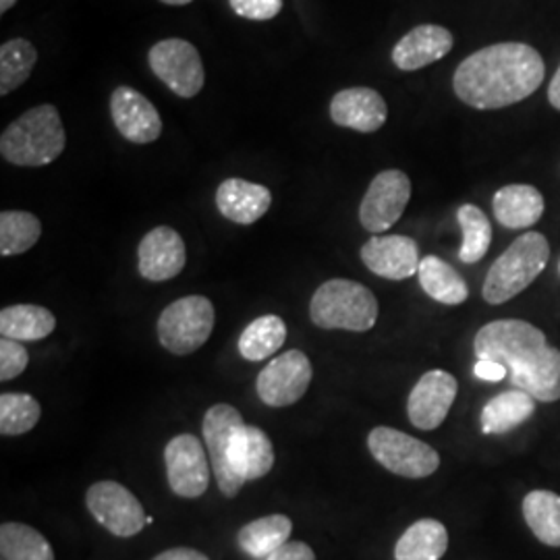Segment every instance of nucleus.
<instances>
[{
	"label": "nucleus",
	"instance_id": "obj_1",
	"mask_svg": "<svg viewBox=\"0 0 560 560\" xmlns=\"http://www.w3.org/2000/svg\"><path fill=\"white\" fill-rule=\"evenodd\" d=\"M540 52L521 42L486 46L460 62L453 90L460 102L480 110H497L529 98L544 81Z\"/></svg>",
	"mask_w": 560,
	"mask_h": 560
},
{
	"label": "nucleus",
	"instance_id": "obj_2",
	"mask_svg": "<svg viewBox=\"0 0 560 560\" xmlns=\"http://www.w3.org/2000/svg\"><path fill=\"white\" fill-rule=\"evenodd\" d=\"M478 360L506 368L513 388L541 402L560 400V351L540 328L525 320H497L481 326L474 339Z\"/></svg>",
	"mask_w": 560,
	"mask_h": 560
},
{
	"label": "nucleus",
	"instance_id": "obj_3",
	"mask_svg": "<svg viewBox=\"0 0 560 560\" xmlns=\"http://www.w3.org/2000/svg\"><path fill=\"white\" fill-rule=\"evenodd\" d=\"M67 136L59 110L42 104L13 120L0 136V154L15 166H46L59 159Z\"/></svg>",
	"mask_w": 560,
	"mask_h": 560
},
{
	"label": "nucleus",
	"instance_id": "obj_4",
	"mask_svg": "<svg viewBox=\"0 0 560 560\" xmlns=\"http://www.w3.org/2000/svg\"><path fill=\"white\" fill-rule=\"evenodd\" d=\"M550 260L548 240L529 231L509 245V249L494 261L486 275L481 295L490 305H501L517 298L540 277Z\"/></svg>",
	"mask_w": 560,
	"mask_h": 560
},
{
	"label": "nucleus",
	"instance_id": "obj_5",
	"mask_svg": "<svg viewBox=\"0 0 560 560\" xmlns=\"http://www.w3.org/2000/svg\"><path fill=\"white\" fill-rule=\"evenodd\" d=\"M310 316L324 330L368 332L378 320V301L355 280H326L312 298Z\"/></svg>",
	"mask_w": 560,
	"mask_h": 560
},
{
	"label": "nucleus",
	"instance_id": "obj_6",
	"mask_svg": "<svg viewBox=\"0 0 560 560\" xmlns=\"http://www.w3.org/2000/svg\"><path fill=\"white\" fill-rule=\"evenodd\" d=\"M212 330L214 305L201 295L173 301L159 318V339L173 355L196 353L208 342Z\"/></svg>",
	"mask_w": 560,
	"mask_h": 560
},
{
	"label": "nucleus",
	"instance_id": "obj_7",
	"mask_svg": "<svg viewBox=\"0 0 560 560\" xmlns=\"http://www.w3.org/2000/svg\"><path fill=\"white\" fill-rule=\"evenodd\" d=\"M368 448L384 469L400 478L421 480L441 467V455L430 444L395 428H374L368 436Z\"/></svg>",
	"mask_w": 560,
	"mask_h": 560
},
{
	"label": "nucleus",
	"instance_id": "obj_8",
	"mask_svg": "<svg viewBox=\"0 0 560 560\" xmlns=\"http://www.w3.org/2000/svg\"><path fill=\"white\" fill-rule=\"evenodd\" d=\"M154 75L179 98L198 96L206 81L200 52L194 44L171 38L154 44L148 55Z\"/></svg>",
	"mask_w": 560,
	"mask_h": 560
},
{
	"label": "nucleus",
	"instance_id": "obj_9",
	"mask_svg": "<svg viewBox=\"0 0 560 560\" xmlns=\"http://www.w3.org/2000/svg\"><path fill=\"white\" fill-rule=\"evenodd\" d=\"M85 504L92 517L117 538H133L145 527L141 502L117 481L92 483L85 494Z\"/></svg>",
	"mask_w": 560,
	"mask_h": 560
},
{
	"label": "nucleus",
	"instance_id": "obj_10",
	"mask_svg": "<svg viewBox=\"0 0 560 560\" xmlns=\"http://www.w3.org/2000/svg\"><path fill=\"white\" fill-rule=\"evenodd\" d=\"M411 200V180L397 168L376 175L360 206V222L372 235H381L399 222Z\"/></svg>",
	"mask_w": 560,
	"mask_h": 560
},
{
	"label": "nucleus",
	"instance_id": "obj_11",
	"mask_svg": "<svg viewBox=\"0 0 560 560\" xmlns=\"http://www.w3.org/2000/svg\"><path fill=\"white\" fill-rule=\"evenodd\" d=\"M243 423L245 421L241 418L240 411L226 402H219V405L210 407L203 416V441L208 446L212 471H214L219 488L226 499H235L240 494L241 488L245 486V481L241 480L240 476L233 471L231 460H229L231 441Z\"/></svg>",
	"mask_w": 560,
	"mask_h": 560
},
{
	"label": "nucleus",
	"instance_id": "obj_12",
	"mask_svg": "<svg viewBox=\"0 0 560 560\" xmlns=\"http://www.w3.org/2000/svg\"><path fill=\"white\" fill-rule=\"evenodd\" d=\"M312 376V361L300 349H291L261 370L256 390L268 407H289L307 393Z\"/></svg>",
	"mask_w": 560,
	"mask_h": 560
},
{
	"label": "nucleus",
	"instance_id": "obj_13",
	"mask_svg": "<svg viewBox=\"0 0 560 560\" xmlns=\"http://www.w3.org/2000/svg\"><path fill=\"white\" fill-rule=\"evenodd\" d=\"M166 478L171 490L180 499H200L208 490L210 469L200 439L179 434L164 448Z\"/></svg>",
	"mask_w": 560,
	"mask_h": 560
},
{
	"label": "nucleus",
	"instance_id": "obj_14",
	"mask_svg": "<svg viewBox=\"0 0 560 560\" xmlns=\"http://www.w3.org/2000/svg\"><path fill=\"white\" fill-rule=\"evenodd\" d=\"M457 378L444 370H432L421 376L407 399V416L418 430L441 428L457 399Z\"/></svg>",
	"mask_w": 560,
	"mask_h": 560
},
{
	"label": "nucleus",
	"instance_id": "obj_15",
	"mask_svg": "<svg viewBox=\"0 0 560 560\" xmlns=\"http://www.w3.org/2000/svg\"><path fill=\"white\" fill-rule=\"evenodd\" d=\"M361 261L382 279H411L420 270V247L405 235H374L363 243Z\"/></svg>",
	"mask_w": 560,
	"mask_h": 560
},
{
	"label": "nucleus",
	"instance_id": "obj_16",
	"mask_svg": "<svg viewBox=\"0 0 560 560\" xmlns=\"http://www.w3.org/2000/svg\"><path fill=\"white\" fill-rule=\"evenodd\" d=\"M110 115L117 131L131 143H152L161 138L162 119L156 106L129 85H119L113 92Z\"/></svg>",
	"mask_w": 560,
	"mask_h": 560
},
{
	"label": "nucleus",
	"instance_id": "obj_17",
	"mask_svg": "<svg viewBox=\"0 0 560 560\" xmlns=\"http://www.w3.org/2000/svg\"><path fill=\"white\" fill-rule=\"evenodd\" d=\"M138 258L143 279L150 282L175 279L183 272L187 261L185 241L175 229L156 226L141 240Z\"/></svg>",
	"mask_w": 560,
	"mask_h": 560
},
{
	"label": "nucleus",
	"instance_id": "obj_18",
	"mask_svg": "<svg viewBox=\"0 0 560 560\" xmlns=\"http://www.w3.org/2000/svg\"><path fill=\"white\" fill-rule=\"evenodd\" d=\"M330 119L345 129L374 133L388 119V106L372 88H347L330 102Z\"/></svg>",
	"mask_w": 560,
	"mask_h": 560
},
{
	"label": "nucleus",
	"instance_id": "obj_19",
	"mask_svg": "<svg viewBox=\"0 0 560 560\" xmlns=\"http://www.w3.org/2000/svg\"><path fill=\"white\" fill-rule=\"evenodd\" d=\"M455 38L442 25H418L407 32L393 48V62L400 71H418L436 60L444 59L453 50Z\"/></svg>",
	"mask_w": 560,
	"mask_h": 560
},
{
	"label": "nucleus",
	"instance_id": "obj_20",
	"mask_svg": "<svg viewBox=\"0 0 560 560\" xmlns=\"http://www.w3.org/2000/svg\"><path fill=\"white\" fill-rule=\"evenodd\" d=\"M275 446L268 434L256 428L243 423L231 441L229 460L233 471L243 481L260 480L275 467Z\"/></svg>",
	"mask_w": 560,
	"mask_h": 560
},
{
	"label": "nucleus",
	"instance_id": "obj_21",
	"mask_svg": "<svg viewBox=\"0 0 560 560\" xmlns=\"http://www.w3.org/2000/svg\"><path fill=\"white\" fill-rule=\"evenodd\" d=\"M272 203V194L260 183L243 179L222 180L217 191L219 212L226 221L254 224L260 221Z\"/></svg>",
	"mask_w": 560,
	"mask_h": 560
},
{
	"label": "nucleus",
	"instance_id": "obj_22",
	"mask_svg": "<svg viewBox=\"0 0 560 560\" xmlns=\"http://www.w3.org/2000/svg\"><path fill=\"white\" fill-rule=\"evenodd\" d=\"M544 208L546 203L540 191L534 185L523 183L504 185L492 198L494 219L501 222L502 226L513 231L534 226L540 221Z\"/></svg>",
	"mask_w": 560,
	"mask_h": 560
},
{
	"label": "nucleus",
	"instance_id": "obj_23",
	"mask_svg": "<svg viewBox=\"0 0 560 560\" xmlns=\"http://www.w3.org/2000/svg\"><path fill=\"white\" fill-rule=\"evenodd\" d=\"M536 402L532 395L520 388L504 390L492 397L481 409V432L483 434H506L536 413Z\"/></svg>",
	"mask_w": 560,
	"mask_h": 560
},
{
	"label": "nucleus",
	"instance_id": "obj_24",
	"mask_svg": "<svg viewBox=\"0 0 560 560\" xmlns=\"http://www.w3.org/2000/svg\"><path fill=\"white\" fill-rule=\"evenodd\" d=\"M57 328V318L42 305H9L0 312L2 339L42 340L50 337Z\"/></svg>",
	"mask_w": 560,
	"mask_h": 560
},
{
	"label": "nucleus",
	"instance_id": "obj_25",
	"mask_svg": "<svg viewBox=\"0 0 560 560\" xmlns=\"http://www.w3.org/2000/svg\"><path fill=\"white\" fill-rule=\"evenodd\" d=\"M446 548L448 532L441 521L420 520L400 536L395 546V560H441Z\"/></svg>",
	"mask_w": 560,
	"mask_h": 560
},
{
	"label": "nucleus",
	"instance_id": "obj_26",
	"mask_svg": "<svg viewBox=\"0 0 560 560\" xmlns=\"http://www.w3.org/2000/svg\"><path fill=\"white\" fill-rule=\"evenodd\" d=\"M421 289L430 300L439 301L444 305H460L469 298V287L459 272L441 260L439 256H425L420 261Z\"/></svg>",
	"mask_w": 560,
	"mask_h": 560
},
{
	"label": "nucleus",
	"instance_id": "obj_27",
	"mask_svg": "<svg viewBox=\"0 0 560 560\" xmlns=\"http://www.w3.org/2000/svg\"><path fill=\"white\" fill-rule=\"evenodd\" d=\"M293 532V523L287 515H268L243 525L240 532V546L254 559H268L284 546Z\"/></svg>",
	"mask_w": 560,
	"mask_h": 560
},
{
	"label": "nucleus",
	"instance_id": "obj_28",
	"mask_svg": "<svg viewBox=\"0 0 560 560\" xmlns=\"http://www.w3.org/2000/svg\"><path fill=\"white\" fill-rule=\"evenodd\" d=\"M523 517L532 534L550 548H560V497L550 490H534L523 499Z\"/></svg>",
	"mask_w": 560,
	"mask_h": 560
},
{
	"label": "nucleus",
	"instance_id": "obj_29",
	"mask_svg": "<svg viewBox=\"0 0 560 560\" xmlns=\"http://www.w3.org/2000/svg\"><path fill=\"white\" fill-rule=\"evenodd\" d=\"M0 555L2 560H55L50 541L25 523H2Z\"/></svg>",
	"mask_w": 560,
	"mask_h": 560
},
{
	"label": "nucleus",
	"instance_id": "obj_30",
	"mask_svg": "<svg viewBox=\"0 0 560 560\" xmlns=\"http://www.w3.org/2000/svg\"><path fill=\"white\" fill-rule=\"evenodd\" d=\"M284 340H287V324L282 318L275 314L261 316L252 324H247V328L241 332V358L247 361L266 360L275 355V351H279Z\"/></svg>",
	"mask_w": 560,
	"mask_h": 560
},
{
	"label": "nucleus",
	"instance_id": "obj_31",
	"mask_svg": "<svg viewBox=\"0 0 560 560\" xmlns=\"http://www.w3.org/2000/svg\"><path fill=\"white\" fill-rule=\"evenodd\" d=\"M38 50L30 40L15 38L0 46V96H9L30 80Z\"/></svg>",
	"mask_w": 560,
	"mask_h": 560
},
{
	"label": "nucleus",
	"instance_id": "obj_32",
	"mask_svg": "<svg viewBox=\"0 0 560 560\" xmlns=\"http://www.w3.org/2000/svg\"><path fill=\"white\" fill-rule=\"evenodd\" d=\"M42 237V222L32 212L7 210L0 214V254L2 258L30 252Z\"/></svg>",
	"mask_w": 560,
	"mask_h": 560
},
{
	"label": "nucleus",
	"instance_id": "obj_33",
	"mask_svg": "<svg viewBox=\"0 0 560 560\" xmlns=\"http://www.w3.org/2000/svg\"><path fill=\"white\" fill-rule=\"evenodd\" d=\"M457 221L463 231L459 260L463 264H478L492 245V224L478 206L463 203L457 210Z\"/></svg>",
	"mask_w": 560,
	"mask_h": 560
},
{
	"label": "nucleus",
	"instance_id": "obj_34",
	"mask_svg": "<svg viewBox=\"0 0 560 560\" xmlns=\"http://www.w3.org/2000/svg\"><path fill=\"white\" fill-rule=\"evenodd\" d=\"M42 407L38 400L25 393H4L0 397V434L20 436L36 428L40 421Z\"/></svg>",
	"mask_w": 560,
	"mask_h": 560
},
{
	"label": "nucleus",
	"instance_id": "obj_35",
	"mask_svg": "<svg viewBox=\"0 0 560 560\" xmlns=\"http://www.w3.org/2000/svg\"><path fill=\"white\" fill-rule=\"evenodd\" d=\"M30 363V355L20 340L0 339V381L21 376Z\"/></svg>",
	"mask_w": 560,
	"mask_h": 560
},
{
	"label": "nucleus",
	"instance_id": "obj_36",
	"mask_svg": "<svg viewBox=\"0 0 560 560\" xmlns=\"http://www.w3.org/2000/svg\"><path fill=\"white\" fill-rule=\"evenodd\" d=\"M231 9L243 20H275L282 9V0H229Z\"/></svg>",
	"mask_w": 560,
	"mask_h": 560
},
{
	"label": "nucleus",
	"instance_id": "obj_37",
	"mask_svg": "<svg viewBox=\"0 0 560 560\" xmlns=\"http://www.w3.org/2000/svg\"><path fill=\"white\" fill-rule=\"evenodd\" d=\"M266 560H316L314 550L303 541H287Z\"/></svg>",
	"mask_w": 560,
	"mask_h": 560
},
{
	"label": "nucleus",
	"instance_id": "obj_38",
	"mask_svg": "<svg viewBox=\"0 0 560 560\" xmlns=\"http://www.w3.org/2000/svg\"><path fill=\"white\" fill-rule=\"evenodd\" d=\"M474 374H476V378H480V381L486 382H501L509 376V372H506V368H504V365L497 363V361L488 360L476 361V365H474Z\"/></svg>",
	"mask_w": 560,
	"mask_h": 560
},
{
	"label": "nucleus",
	"instance_id": "obj_39",
	"mask_svg": "<svg viewBox=\"0 0 560 560\" xmlns=\"http://www.w3.org/2000/svg\"><path fill=\"white\" fill-rule=\"evenodd\" d=\"M152 560H208V557L194 548H171Z\"/></svg>",
	"mask_w": 560,
	"mask_h": 560
},
{
	"label": "nucleus",
	"instance_id": "obj_40",
	"mask_svg": "<svg viewBox=\"0 0 560 560\" xmlns=\"http://www.w3.org/2000/svg\"><path fill=\"white\" fill-rule=\"evenodd\" d=\"M548 101L550 104L560 110V67L559 71L555 73V78L550 81V88H548Z\"/></svg>",
	"mask_w": 560,
	"mask_h": 560
},
{
	"label": "nucleus",
	"instance_id": "obj_41",
	"mask_svg": "<svg viewBox=\"0 0 560 560\" xmlns=\"http://www.w3.org/2000/svg\"><path fill=\"white\" fill-rule=\"evenodd\" d=\"M15 2H18V0H0V13H2V15L9 13V9L15 7Z\"/></svg>",
	"mask_w": 560,
	"mask_h": 560
},
{
	"label": "nucleus",
	"instance_id": "obj_42",
	"mask_svg": "<svg viewBox=\"0 0 560 560\" xmlns=\"http://www.w3.org/2000/svg\"><path fill=\"white\" fill-rule=\"evenodd\" d=\"M164 4H173V7H183V4H189L194 0H161Z\"/></svg>",
	"mask_w": 560,
	"mask_h": 560
},
{
	"label": "nucleus",
	"instance_id": "obj_43",
	"mask_svg": "<svg viewBox=\"0 0 560 560\" xmlns=\"http://www.w3.org/2000/svg\"><path fill=\"white\" fill-rule=\"evenodd\" d=\"M559 272H560V261H559Z\"/></svg>",
	"mask_w": 560,
	"mask_h": 560
}]
</instances>
